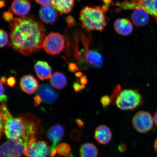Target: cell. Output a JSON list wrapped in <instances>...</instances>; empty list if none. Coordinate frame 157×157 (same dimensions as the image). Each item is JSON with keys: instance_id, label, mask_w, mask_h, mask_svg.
Listing matches in <instances>:
<instances>
[{"instance_id": "6da1fadb", "label": "cell", "mask_w": 157, "mask_h": 157, "mask_svg": "<svg viewBox=\"0 0 157 157\" xmlns=\"http://www.w3.org/2000/svg\"><path fill=\"white\" fill-rule=\"evenodd\" d=\"M10 44L24 56L40 52L46 37L44 25L31 16L17 18L10 22Z\"/></svg>"}, {"instance_id": "7a4b0ae2", "label": "cell", "mask_w": 157, "mask_h": 157, "mask_svg": "<svg viewBox=\"0 0 157 157\" xmlns=\"http://www.w3.org/2000/svg\"><path fill=\"white\" fill-rule=\"evenodd\" d=\"M108 6H87L83 8L79 13V20L82 28L88 32L103 31L107 23L106 12L109 9Z\"/></svg>"}, {"instance_id": "3957f363", "label": "cell", "mask_w": 157, "mask_h": 157, "mask_svg": "<svg viewBox=\"0 0 157 157\" xmlns=\"http://www.w3.org/2000/svg\"><path fill=\"white\" fill-rule=\"evenodd\" d=\"M0 115L4 119V133L7 138L15 140L25 136V123L21 114L18 117H13L6 105L3 103L1 106Z\"/></svg>"}, {"instance_id": "277c9868", "label": "cell", "mask_w": 157, "mask_h": 157, "mask_svg": "<svg viewBox=\"0 0 157 157\" xmlns=\"http://www.w3.org/2000/svg\"><path fill=\"white\" fill-rule=\"evenodd\" d=\"M122 110H133L142 105L143 99L137 90L125 89L119 92L114 101Z\"/></svg>"}, {"instance_id": "5b68a950", "label": "cell", "mask_w": 157, "mask_h": 157, "mask_svg": "<svg viewBox=\"0 0 157 157\" xmlns=\"http://www.w3.org/2000/svg\"><path fill=\"white\" fill-rule=\"evenodd\" d=\"M28 143L21 137L6 141L1 145L0 157H21L24 154Z\"/></svg>"}, {"instance_id": "8992f818", "label": "cell", "mask_w": 157, "mask_h": 157, "mask_svg": "<svg viewBox=\"0 0 157 157\" xmlns=\"http://www.w3.org/2000/svg\"><path fill=\"white\" fill-rule=\"evenodd\" d=\"M65 47L64 37L58 33L52 32L44 39L43 48L47 53L52 56L58 55Z\"/></svg>"}, {"instance_id": "52a82bcc", "label": "cell", "mask_w": 157, "mask_h": 157, "mask_svg": "<svg viewBox=\"0 0 157 157\" xmlns=\"http://www.w3.org/2000/svg\"><path fill=\"white\" fill-rule=\"evenodd\" d=\"M154 118L148 112L141 111L136 113L132 120V124L137 132L146 133L153 128L154 125Z\"/></svg>"}, {"instance_id": "ba28073f", "label": "cell", "mask_w": 157, "mask_h": 157, "mask_svg": "<svg viewBox=\"0 0 157 157\" xmlns=\"http://www.w3.org/2000/svg\"><path fill=\"white\" fill-rule=\"evenodd\" d=\"M50 154V148L48 143L33 140L29 142L24 154L27 157H48Z\"/></svg>"}, {"instance_id": "9c48e42d", "label": "cell", "mask_w": 157, "mask_h": 157, "mask_svg": "<svg viewBox=\"0 0 157 157\" xmlns=\"http://www.w3.org/2000/svg\"><path fill=\"white\" fill-rule=\"evenodd\" d=\"M64 128L61 124H55L51 127L47 132V137L52 143L50 148V152L56 150L58 143L60 142L64 135Z\"/></svg>"}, {"instance_id": "30bf717a", "label": "cell", "mask_w": 157, "mask_h": 157, "mask_svg": "<svg viewBox=\"0 0 157 157\" xmlns=\"http://www.w3.org/2000/svg\"><path fill=\"white\" fill-rule=\"evenodd\" d=\"M39 17L47 24H53L58 18V11L52 4L43 6L39 11Z\"/></svg>"}, {"instance_id": "8fae6325", "label": "cell", "mask_w": 157, "mask_h": 157, "mask_svg": "<svg viewBox=\"0 0 157 157\" xmlns=\"http://www.w3.org/2000/svg\"><path fill=\"white\" fill-rule=\"evenodd\" d=\"M37 95L40 96L43 101L48 104L54 102L58 97L57 93L47 84H43L39 88Z\"/></svg>"}, {"instance_id": "7c38bea8", "label": "cell", "mask_w": 157, "mask_h": 157, "mask_svg": "<svg viewBox=\"0 0 157 157\" xmlns=\"http://www.w3.org/2000/svg\"><path fill=\"white\" fill-rule=\"evenodd\" d=\"M20 86L23 92L29 95L34 93L39 88L38 81L30 75H25L21 78Z\"/></svg>"}, {"instance_id": "4fadbf2b", "label": "cell", "mask_w": 157, "mask_h": 157, "mask_svg": "<svg viewBox=\"0 0 157 157\" xmlns=\"http://www.w3.org/2000/svg\"><path fill=\"white\" fill-rule=\"evenodd\" d=\"M94 136L98 143L105 145L111 142L113 134L109 127L105 125H101L96 129Z\"/></svg>"}, {"instance_id": "5bb4252c", "label": "cell", "mask_w": 157, "mask_h": 157, "mask_svg": "<svg viewBox=\"0 0 157 157\" xmlns=\"http://www.w3.org/2000/svg\"><path fill=\"white\" fill-rule=\"evenodd\" d=\"M139 8L152 16L157 22V0H136L134 9Z\"/></svg>"}, {"instance_id": "9a60e30c", "label": "cell", "mask_w": 157, "mask_h": 157, "mask_svg": "<svg viewBox=\"0 0 157 157\" xmlns=\"http://www.w3.org/2000/svg\"><path fill=\"white\" fill-rule=\"evenodd\" d=\"M114 28L118 34L122 36H128L133 31L132 23L125 18L117 19L114 23Z\"/></svg>"}, {"instance_id": "2e32d148", "label": "cell", "mask_w": 157, "mask_h": 157, "mask_svg": "<svg viewBox=\"0 0 157 157\" xmlns=\"http://www.w3.org/2000/svg\"><path fill=\"white\" fill-rule=\"evenodd\" d=\"M132 22L137 27H142L148 24L150 20V15L142 8L134 10L131 16Z\"/></svg>"}, {"instance_id": "e0dca14e", "label": "cell", "mask_w": 157, "mask_h": 157, "mask_svg": "<svg viewBox=\"0 0 157 157\" xmlns=\"http://www.w3.org/2000/svg\"><path fill=\"white\" fill-rule=\"evenodd\" d=\"M34 68L36 75L40 80L43 81L52 77V68L47 62L39 61L35 63Z\"/></svg>"}, {"instance_id": "ac0fdd59", "label": "cell", "mask_w": 157, "mask_h": 157, "mask_svg": "<svg viewBox=\"0 0 157 157\" xmlns=\"http://www.w3.org/2000/svg\"><path fill=\"white\" fill-rule=\"evenodd\" d=\"M30 9V3L27 0H14L11 6L13 12L21 17L26 16Z\"/></svg>"}, {"instance_id": "d6986e66", "label": "cell", "mask_w": 157, "mask_h": 157, "mask_svg": "<svg viewBox=\"0 0 157 157\" xmlns=\"http://www.w3.org/2000/svg\"><path fill=\"white\" fill-rule=\"evenodd\" d=\"M75 0H52V5L60 14H67L72 11Z\"/></svg>"}, {"instance_id": "ffe728a7", "label": "cell", "mask_w": 157, "mask_h": 157, "mask_svg": "<svg viewBox=\"0 0 157 157\" xmlns=\"http://www.w3.org/2000/svg\"><path fill=\"white\" fill-rule=\"evenodd\" d=\"M86 61L88 64L94 67L100 68L103 66L104 60L102 56L95 51H88L86 55Z\"/></svg>"}, {"instance_id": "44dd1931", "label": "cell", "mask_w": 157, "mask_h": 157, "mask_svg": "<svg viewBox=\"0 0 157 157\" xmlns=\"http://www.w3.org/2000/svg\"><path fill=\"white\" fill-rule=\"evenodd\" d=\"M98 154L99 151L97 147L93 143H85L80 148V157H98Z\"/></svg>"}, {"instance_id": "7402d4cb", "label": "cell", "mask_w": 157, "mask_h": 157, "mask_svg": "<svg viewBox=\"0 0 157 157\" xmlns=\"http://www.w3.org/2000/svg\"><path fill=\"white\" fill-rule=\"evenodd\" d=\"M50 78L51 84L53 87L57 90L63 89L67 83L66 76L60 72H55Z\"/></svg>"}, {"instance_id": "603a6c76", "label": "cell", "mask_w": 157, "mask_h": 157, "mask_svg": "<svg viewBox=\"0 0 157 157\" xmlns=\"http://www.w3.org/2000/svg\"><path fill=\"white\" fill-rule=\"evenodd\" d=\"M57 152L58 154L62 156H67L70 154V147L67 143H61L56 147Z\"/></svg>"}, {"instance_id": "cb8c5ba5", "label": "cell", "mask_w": 157, "mask_h": 157, "mask_svg": "<svg viewBox=\"0 0 157 157\" xmlns=\"http://www.w3.org/2000/svg\"><path fill=\"white\" fill-rule=\"evenodd\" d=\"M1 34V48H3L9 42L8 35L7 33L3 29H1L0 31Z\"/></svg>"}, {"instance_id": "d4e9b609", "label": "cell", "mask_w": 157, "mask_h": 157, "mask_svg": "<svg viewBox=\"0 0 157 157\" xmlns=\"http://www.w3.org/2000/svg\"><path fill=\"white\" fill-rule=\"evenodd\" d=\"M70 136L72 140L75 141H78L81 139L82 134L78 129H74L71 132Z\"/></svg>"}, {"instance_id": "484cf974", "label": "cell", "mask_w": 157, "mask_h": 157, "mask_svg": "<svg viewBox=\"0 0 157 157\" xmlns=\"http://www.w3.org/2000/svg\"><path fill=\"white\" fill-rule=\"evenodd\" d=\"M101 102L104 107H107L112 102L111 98L107 95L101 97Z\"/></svg>"}, {"instance_id": "4316f807", "label": "cell", "mask_w": 157, "mask_h": 157, "mask_svg": "<svg viewBox=\"0 0 157 157\" xmlns=\"http://www.w3.org/2000/svg\"><path fill=\"white\" fill-rule=\"evenodd\" d=\"M3 18L6 21L10 22L14 19L13 15L11 12L7 11L3 13Z\"/></svg>"}, {"instance_id": "83f0119b", "label": "cell", "mask_w": 157, "mask_h": 157, "mask_svg": "<svg viewBox=\"0 0 157 157\" xmlns=\"http://www.w3.org/2000/svg\"><path fill=\"white\" fill-rule=\"evenodd\" d=\"M85 86L80 84L78 82H75L73 85L74 89L76 92H79L84 89Z\"/></svg>"}, {"instance_id": "f1b7e54d", "label": "cell", "mask_w": 157, "mask_h": 157, "mask_svg": "<svg viewBox=\"0 0 157 157\" xmlns=\"http://www.w3.org/2000/svg\"><path fill=\"white\" fill-rule=\"evenodd\" d=\"M16 82L15 78L13 77H10L7 80V85L10 87H13L14 86Z\"/></svg>"}, {"instance_id": "f546056e", "label": "cell", "mask_w": 157, "mask_h": 157, "mask_svg": "<svg viewBox=\"0 0 157 157\" xmlns=\"http://www.w3.org/2000/svg\"><path fill=\"white\" fill-rule=\"evenodd\" d=\"M69 70L72 72H76L78 70V68L76 65L74 63H70L68 66Z\"/></svg>"}, {"instance_id": "4dcf8cb0", "label": "cell", "mask_w": 157, "mask_h": 157, "mask_svg": "<svg viewBox=\"0 0 157 157\" xmlns=\"http://www.w3.org/2000/svg\"><path fill=\"white\" fill-rule=\"evenodd\" d=\"M36 2L43 6L50 4L52 0H35Z\"/></svg>"}, {"instance_id": "1f68e13d", "label": "cell", "mask_w": 157, "mask_h": 157, "mask_svg": "<svg viewBox=\"0 0 157 157\" xmlns=\"http://www.w3.org/2000/svg\"><path fill=\"white\" fill-rule=\"evenodd\" d=\"M34 100L35 102L34 105L36 107L40 105L42 101L40 96L38 95L35 96L34 97Z\"/></svg>"}, {"instance_id": "d6a6232c", "label": "cell", "mask_w": 157, "mask_h": 157, "mask_svg": "<svg viewBox=\"0 0 157 157\" xmlns=\"http://www.w3.org/2000/svg\"><path fill=\"white\" fill-rule=\"evenodd\" d=\"M80 82L82 85L85 86L88 83V79L87 76H82L80 78Z\"/></svg>"}, {"instance_id": "836d02e7", "label": "cell", "mask_w": 157, "mask_h": 157, "mask_svg": "<svg viewBox=\"0 0 157 157\" xmlns=\"http://www.w3.org/2000/svg\"><path fill=\"white\" fill-rule=\"evenodd\" d=\"M118 150L120 152H124L127 150V147L124 144H121L118 146Z\"/></svg>"}, {"instance_id": "e575fe53", "label": "cell", "mask_w": 157, "mask_h": 157, "mask_svg": "<svg viewBox=\"0 0 157 157\" xmlns=\"http://www.w3.org/2000/svg\"><path fill=\"white\" fill-rule=\"evenodd\" d=\"M76 123L77 124L78 126L80 128H82L84 126V123L81 119H77L75 121Z\"/></svg>"}, {"instance_id": "d590c367", "label": "cell", "mask_w": 157, "mask_h": 157, "mask_svg": "<svg viewBox=\"0 0 157 157\" xmlns=\"http://www.w3.org/2000/svg\"><path fill=\"white\" fill-rule=\"evenodd\" d=\"M0 100L1 103H5L7 101V96L3 94V95H1V98H0Z\"/></svg>"}, {"instance_id": "8d00e7d4", "label": "cell", "mask_w": 157, "mask_h": 157, "mask_svg": "<svg viewBox=\"0 0 157 157\" xmlns=\"http://www.w3.org/2000/svg\"><path fill=\"white\" fill-rule=\"evenodd\" d=\"M154 121L156 126L157 127V111L155 113L154 118Z\"/></svg>"}, {"instance_id": "74e56055", "label": "cell", "mask_w": 157, "mask_h": 157, "mask_svg": "<svg viewBox=\"0 0 157 157\" xmlns=\"http://www.w3.org/2000/svg\"><path fill=\"white\" fill-rule=\"evenodd\" d=\"M7 81L6 78L5 77V76H2L1 78V82L2 83L5 84L6 83V82Z\"/></svg>"}, {"instance_id": "f35d334b", "label": "cell", "mask_w": 157, "mask_h": 157, "mask_svg": "<svg viewBox=\"0 0 157 157\" xmlns=\"http://www.w3.org/2000/svg\"><path fill=\"white\" fill-rule=\"evenodd\" d=\"M154 150L157 154V138L155 140L154 144Z\"/></svg>"}, {"instance_id": "ab89813d", "label": "cell", "mask_w": 157, "mask_h": 157, "mask_svg": "<svg viewBox=\"0 0 157 157\" xmlns=\"http://www.w3.org/2000/svg\"><path fill=\"white\" fill-rule=\"evenodd\" d=\"M75 75L78 78L82 77V74L81 72H78L75 74Z\"/></svg>"}, {"instance_id": "60d3db41", "label": "cell", "mask_w": 157, "mask_h": 157, "mask_svg": "<svg viewBox=\"0 0 157 157\" xmlns=\"http://www.w3.org/2000/svg\"><path fill=\"white\" fill-rule=\"evenodd\" d=\"M103 1L107 5H109L111 3V0H103Z\"/></svg>"}, {"instance_id": "b9f144b4", "label": "cell", "mask_w": 157, "mask_h": 157, "mask_svg": "<svg viewBox=\"0 0 157 157\" xmlns=\"http://www.w3.org/2000/svg\"><path fill=\"white\" fill-rule=\"evenodd\" d=\"M5 6V2L2 1H1V2H0V6H1V7H2L3 6Z\"/></svg>"}, {"instance_id": "7bdbcfd3", "label": "cell", "mask_w": 157, "mask_h": 157, "mask_svg": "<svg viewBox=\"0 0 157 157\" xmlns=\"http://www.w3.org/2000/svg\"><path fill=\"white\" fill-rule=\"evenodd\" d=\"M66 157H74V156L72 153H70V154L67 155Z\"/></svg>"}]
</instances>
